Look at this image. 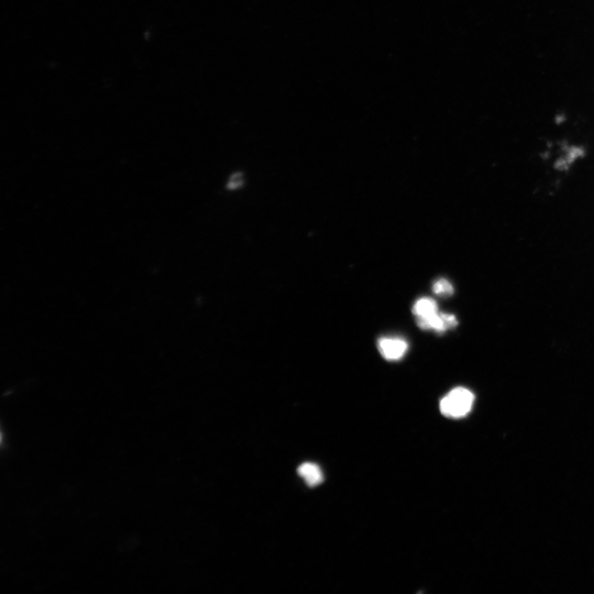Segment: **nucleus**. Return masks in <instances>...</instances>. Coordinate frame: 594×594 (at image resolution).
<instances>
[{
	"label": "nucleus",
	"instance_id": "obj_3",
	"mask_svg": "<svg viewBox=\"0 0 594 594\" xmlns=\"http://www.w3.org/2000/svg\"><path fill=\"white\" fill-rule=\"evenodd\" d=\"M378 347L385 359L394 361L402 359L408 351L409 345L402 338L383 337L378 340Z\"/></svg>",
	"mask_w": 594,
	"mask_h": 594
},
{
	"label": "nucleus",
	"instance_id": "obj_7",
	"mask_svg": "<svg viewBox=\"0 0 594 594\" xmlns=\"http://www.w3.org/2000/svg\"><path fill=\"white\" fill-rule=\"evenodd\" d=\"M245 178L242 173L238 172L231 175L228 182H227V188L230 190H239L244 185Z\"/></svg>",
	"mask_w": 594,
	"mask_h": 594
},
{
	"label": "nucleus",
	"instance_id": "obj_2",
	"mask_svg": "<svg viewBox=\"0 0 594 594\" xmlns=\"http://www.w3.org/2000/svg\"><path fill=\"white\" fill-rule=\"evenodd\" d=\"M457 320L455 316L451 314L441 313L438 311L432 316L423 318H417V325L424 330H434L438 333H443L457 326Z\"/></svg>",
	"mask_w": 594,
	"mask_h": 594
},
{
	"label": "nucleus",
	"instance_id": "obj_5",
	"mask_svg": "<svg viewBox=\"0 0 594 594\" xmlns=\"http://www.w3.org/2000/svg\"><path fill=\"white\" fill-rule=\"evenodd\" d=\"M438 311V304L432 298L423 297L415 302L413 313L417 318L428 317Z\"/></svg>",
	"mask_w": 594,
	"mask_h": 594
},
{
	"label": "nucleus",
	"instance_id": "obj_4",
	"mask_svg": "<svg viewBox=\"0 0 594 594\" xmlns=\"http://www.w3.org/2000/svg\"><path fill=\"white\" fill-rule=\"evenodd\" d=\"M299 476H302L311 487H315L323 481V473L321 468L314 463H304L297 470Z\"/></svg>",
	"mask_w": 594,
	"mask_h": 594
},
{
	"label": "nucleus",
	"instance_id": "obj_6",
	"mask_svg": "<svg viewBox=\"0 0 594 594\" xmlns=\"http://www.w3.org/2000/svg\"><path fill=\"white\" fill-rule=\"evenodd\" d=\"M433 291L438 297H448L454 293V288L450 282L445 278H441L433 284Z\"/></svg>",
	"mask_w": 594,
	"mask_h": 594
},
{
	"label": "nucleus",
	"instance_id": "obj_1",
	"mask_svg": "<svg viewBox=\"0 0 594 594\" xmlns=\"http://www.w3.org/2000/svg\"><path fill=\"white\" fill-rule=\"evenodd\" d=\"M475 402V395L464 388L453 389L444 396L440 402V410L444 416L460 419L471 412Z\"/></svg>",
	"mask_w": 594,
	"mask_h": 594
}]
</instances>
